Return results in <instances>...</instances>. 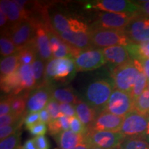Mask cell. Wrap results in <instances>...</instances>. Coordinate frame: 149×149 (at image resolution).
<instances>
[{
  "label": "cell",
  "instance_id": "6da1fadb",
  "mask_svg": "<svg viewBox=\"0 0 149 149\" xmlns=\"http://www.w3.org/2000/svg\"><path fill=\"white\" fill-rule=\"evenodd\" d=\"M142 71L140 61L136 59H131L115 67L112 72L115 88L131 93L139 74Z\"/></svg>",
  "mask_w": 149,
  "mask_h": 149
},
{
  "label": "cell",
  "instance_id": "7a4b0ae2",
  "mask_svg": "<svg viewBox=\"0 0 149 149\" xmlns=\"http://www.w3.org/2000/svg\"><path fill=\"white\" fill-rule=\"evenodd\" d=\"M90 38L93 47L101 49L115 46H126L130 44L124 30L92 29Z\"/></svg>",
  "mask_w": 149,
  "mask_h": 149
},
{
  "label": "cell",
  "instance_id": "3957f363",
  "mask_svg": "<svg viewBox=\"0 0 149 149\" xmlns=\"http://www.w3.org/2000/svg\"><path fill=\"white\" fill-rule=\"evenodd\" d=\"M113 90L111 84L105 80L93 81L85 91L86 102L96 111L101 113L107 106Z\"/></svg>",
  "mask_w": 149,
  "mask_h": 149
},
{
  "label": "cell",
  "instance_id": "277c9868",
  "mask_svg": "<svg viewBox=\"0 0 149 149\" xmlns=\"http://www.w3.org/2000/svg\"><path fill=\"white\" fill-rule=\"evenodd\" d=\"M125 138L120 132L88 129L85 135V142L93 148L117 149L119 148Z\"/></svg>",
  "mask_w": 149,
  "mask_h": 149
},
{
  "label": "cell",
  "instance_id": "5b68a950",
  "mask_svg": "<svg viewBox=\"0 0 149 149\" xmlns=\"http://www.w3.org/2000/svg\"><path fill=\"white\" fill-rule=\"evenodd\" d=\"M77 71L72 58L54 59L46 64V85L53 79L64 80L73 76Z\"/></svg>",
  "mask_w": 149,
  "mask_h": 149
},
{
  "label": "cell",
  "instance_id": "8992f818",
  "mask_svg": "<svg viewBox=\"0 0 149 149\" xmlns=\"http://www.w3.org/2000/svg\"><path fill=\"white\" fill-rule=\"evenodd\" d=\"M149 115L133 111L124 117L120 132L125 137H142L148 126Z\"/></svg>",
  "mask_w": 149,
  "mask_h": 149
},
{
  "label": "cell",
  "instance_id": "52a82bcc",
  "mask_svg": "<svg viewBox=\"0 0 149 149\" xmlns=\"http://www.w3.org/2000/svg\"><path fill=\"white\" fill-rule=\"evenodd\" d=\"M77 71H91L100 68L107 63L102 49L91 48L80 51L74 57Z\"/></svg>",
  "mask_w": 149,
  "mask_h": 149
},
{
  "label": "cell",
  "instance_id": "ba28073f",
  "mask_svg": "<svg viewBox=\"0 0 149 149\" xmlns=\"http://www.w3.org/2000/svg\"><path fill=\"white\" fill-rule=\"evenodd\" d=\"M134 109V100L130 93L115 88L103 111L125 117Z\"/></svg>",
  "mask_w": 149,
  "mask_h": 149
},
{
  "label": "cell",
  "instance_id": "9c48e42d",
  "mask_svg": "<svg viewBox=\"0 0 149 149\" xmlns=\"http://www.w3.org/2000/svg\"><path fill=\"white\" fill-rule=\"evenodd\" d=\"M140 13H117L103 12L93 25V29L124 30L133 18Z\"/></svg>",
  "mask_w": 149,
  "mask_h": 149
},
{
  "label": "cell",
  "instance_id": "30bf717a",
  "mask_svg": "<svg viewBox=\"0 0 149 149\" xmlns=\"http://www.w3.org/2000/svg\"><path fill=\"white\" fill-rule=\"evenodd\" d=\"M19 51L34 41L35 28L31 20L13 24L6 32Z\"/></svg>",
  "mask_w": 149,
  "mask_h": 149
},
{
  "label": "cell",
  "instance_id": "8fae6325",
  "mask_svg": "<svg viewBox=\"0 0 149 149\" xmlns=\"http://www.w3.org/2000/svg\"><path fill=\"white\" fill-rule=\"evenodd\" d=\"M124 32L130 44L149 42V17L139 14L126 27Z\"/></svg>",
  "mask_w": 149,
  "mask_h": 149
},
{
  "label": "cell",
  "instance_id": "7c38bea8",
  "mask_svg": "<svg viewBox=\"0 0 149 149\" xmlns=\"http://www.w3.org/2000/svg\"><path fill=\"white\" fill-rule=\"evenodd\" d=\"M31 21L35 28L34 42L37 53L43 61L47 63L53 59V55L46 25L44 22L34 18L31 19Z\"/></svg>",
  "mask_w": 149,
  "mask_h": 149
},
{
  "label": "cell",
  "instance_id": "4fadbf2b",
  "mask_svg": "<svg viewBox=\"0 0 149 149\" xmlns=\"http://www.w3.org/2000/svg\"><path fill=\"white\" fill-rule=\"evenodd\" d=\"M92 8L108 13H139L137 3L126 0H100L92 3Z\"/></svg>",
  "mask_w": 149,
  "mask_h": 149
},
{
  "label": "cell",
  "instance_id": "5bb4252c",
  "mask_svg": "<svg viewBox=\"0 0 149 149\" xmlns=\"http://www.w3.org/2000/svg\"><path fill=\"white\" fill-rule=\"evenodd\" d=\"M50 22L53 30L57 34L64 32H81L90 31L86 24L84 22L76 19L68 17L59 13L52 15Z\"/></svg>",
  "mask_w": 149,
  "mask_h": 149
},
{
  "label": "cell",
  "instance_id": "9a60e30c",
  "mask_svg": "<svg viewBox=\"0 0 149 149\" xmlns=\"http://www.w3.org/2000/svg\"><path fill=\"white\" fill-rule=\"evenodd\" d=\"M47 29V33L50 40L51 48L54 59L61 58H72L73 59L71 48L66 44L64 41L61 39V37L54 31L51 22H45Z\"/></svg>",
  "mask_w": 149,
  "mask_h": 149
},
{
  "label": "cell",
  "instance_id": "2e32d148",
  "mask_svg": "<svg viewBox=\"0 0 149 149\" xmlns=\"http://www.w3.org/2000/svg\"><path fill=\"white\" fill-rule=\"evenodd\" d=\"M51 97V89L48 86L32 91L28 96L26 113H39L45 109Z\"/></svg>",
  "mask_w": 149,
  "mask_h": 149
},
{
  "label": "cell",
  "instance_id": "e0dca14e",
  "mask_svg": "<svg viewBox=\"0 0 149 149\" xmlns=\"http://www.w3.org/2000/svg\"><path fill=\"white\" fill-rule=\"evenodd\" d=\"M124 117L117 116L106 111L97 115L95 120L89 129L100 131L120 132Z\"/></svg>",
  "mask_w": 149,
  "mask_h": 149
},
{
  "label": "cell",
  "instance_id": "ac0fdd59",
  "mask_svg": "<svg viewBox=\"0 0 149 149\" xmlns=\"http://www.w3.org/2000/svg\"><path fill=\"white\" fill-rule=\"evenodd\" d=\"M107 61L115 67L122 65L131 59L126 46H115L102 49Z\"/></svg>",
  "mask_w": 149,
  "mask_h": 149
},
{
  "label": "cell",
  "instance_id": "d6986e66",
  "mask_svg": "<svg viewBox=\"0 0 149 149\" xmlns=\"http://www.w3.org/2000/svg\"><path fill=\"white\" fill-rule=\"evenodd\" d=\"M59 149H72L85 143V135L76 134L70 130L63 131L54 137Z\"/></svg>",
  "mask_w": 149,
  "mask_h": 149
},
{
  "label": "cell",
  "instance_id": "ffe728a7",
  "mask_svg": "<svg viewBox=\"0 0 149 149\" xmlns=\"http://www.w3.org/2000/svg\"><path fill=\"white\" fill-rule=\"evenodd\" d=\"M76 116L83 123L86 127L89 129L95 120L97 111L85 102H79L74 105Z\"/></svg>",
  "mask_w": 149,
  "mask_h": 149
},
{
  "label": "cell",
  "instance_id": "44dd1931",
  "mask_svg": "<svg viewBox=\"0 0 149 149\" xmlns=\"http://www.w3.org/2000/svg\"><path fill=\"white\" fill-rule=\"evenodd\" d=\"M0 10L4 13L11 25L24 21L21 10L15 1L1 0Z\"/></svg>",
  "mask_w": 149,
  "mask_h": 149
},
{
  "label": "cell",
  "instance_id": "7402d4cb",
  "mask_svg": "<svg viewBox=\"0 0 149 149\" xmlns=\"http://www.w3.org/2000/svg\"><path fill=\"white\" fill-rule=\"evenodd\" d=\"M1 89L4 93H12L13 95L21 92V80L18 70L8 76L1 77Z\"/></svg>",
  "mask_w": 149,
  "mask_h": 149
},
{
  "label": "cell",
  "instance_id": "603a6c76",
  "mask_svg": "<svg viewBox=\"0 0 149 149\" xmlns=\"http://www.w3.org/2000/svg\"><path fill=\"white\" fill-rule=\"evenodd\" d=\"M36 88H41L46 85V64L45 61L37 55L31 64Z\"/></svg>",
  "mask_w": 149,
  "mask_h": 149
},
{
  "label": "cell",
  "instance_id": "cb8c5ba5",
  "mask_svg": "<svg viewBox=\"0 0 149 149\" xmlns=\"http://www.w3.org/2000/svg\"><path fill=\"white\" fill-rule=\"evenodd\" d=\"M21 80L22 90L33 91L36 89L31 65H22L18 69Z\"/></svg>",
  "mask_w": 149,
  "mask_h": 149
},
{
  "label": "cell",
  "instance_id": "d4e9b609",
  "mask_svg": "<svg viewBox=\"0 0 149 149\" xmlns=\"http://www.w3.org/2000/svg\"><path fill=\"white\" fill-rule=\"evenodd\" d=\"M51 96L59 103L72 104L75 105L81 102L77 96L69 88L51 89Z\"/></svg>",
  "mask_w": 149,
  "mask_h": 149
},
{
  "label": "cell",
  "instance_id": "484cf974",
  "mask_svg": "<svg viewBox=\"0 0 149 149\" xmlns=\"http://www.w3.org/2000/svg\"><path fill=\"white\" fill-rule=\"evenodd\" d=\"M20 67L17 53L3 57L0 62L1 77H6L17 72Z\"/></svg>",
  "mask_w": 149,
  "mask_h": 149
},
{
  "label": "cell",
  "instance_id": "4316f807",
  "mask_svg": "<svg viewBox=\"0 0 149 149\" xmlns=\"http://www.w3.org/2000/svg\"><path fill=\"white\" fill-rule=\"evenodd\" d=\"M17 55L20 66L32 64L37 56L38 55L34 41L29 45L20 49L18 51Z\"/></svg>",
  "mask_w": 149,
  "mask_h": 149
},
{
  "label": "cell",
  "instance_id": "83f0119b",
  "mask_svg": "<svg viewBox=\"0 0 149 149\" xmlns=\"http://www.w3.org/2000/svg\"><path fill=\"white\" fill-rule=\"evenodd\" d=\"M70 129V118L62 115L57 119L51 120L48 124V130L50 135L55 137L61 132Z\"/></svg>",
  "mask_w": 149,
  "mask_h": 149
},
{
  "label": "cell",
  "instance_id": "f1b7e54d",
  "mask_svg": "<svg viewBox=\"0 0 149 149\" xmlns=\"http://www.w3.org/2000/svg\"><path fill=\"white\" fill-rule=\"evenodd\" d=\"M0 51L1 57H6L18 53L19 50L7 33H1L0 37Z\"/></svg>",
  "mask_w": 149,
  "mask_h": 149
},
{
  "label": "cell",
  "instance_id": "f546056e",
  "mask_svg": "<svg viewBox=\"0 0 149 149\" xmlns=\"http://www.w3.org/2000/svg\"><path fill=\"white\" fill-rule=\"evenodd\" d=\"M119 149H149V143L142 137H126Z\"/></svg>",
  "mask_w": 149,
  "mask_h": 149
},
{
  "label": "cell",
  "instance_id": "4dcf8cb0",
  "mask_svg": "<svg viewBox=\"0 0 149 149\" xmlns=\"http://www.w3.org/2000/svg\"><path fill=\"white\" fill-rule=\"evenodd\" d=\"M130 55L133 59H140L141 58H149V42L139 44H130L126 46Z\"/></svg>",
  "mask_w": 149,
  "mask_h": 149
},
{
  "label": "cell",
  "instance_id": "1f68e13d",
  "mask_svg": "<svg viewBox=\"0 0 149 149\" xmlns=\"http://www.w3.org/2000/svg\"><path fill=\"white\" fill-rule=\"evenodd\" d=\"M27 95H19L13 97L11 100L12 113L20 117H25L26 113Z\"/></svg>",
  "mask_w": 149,
  "mask_h": 149
},
{
  "label": "cell",
  "instance_id": "d6a6232c",
  "mask_svg": "<svg viewBox=\"0 0 149 149\" xmlns=\"http://www.w3.org/2000/svg\"><path fill=\"white\" fill-rule=\"evenodd\" d=\"M148 82L149 80L144 72V70H143V71L139 74V77L137 78L135 85H134L133 91H132L131 93H130L132 98L133 99L134 101H135V100H137V99L138 98L147 88H148Z\"/></svg>",
  "mask_w": 149,
  "mask_h": 149
},
{
  "label": "cell",
  "instance_id": "836d02e7",
  "mask_svg": "<svg viewBox=\"0 0 149 149\" xmlns=\"http://www.w3.org/2000/svg\"><path fill=\"white\" fill-rule=\"evenodd\" d=\"M133 111L141 114H149V90L148 88L134 101Z\"/></svg>",
  "mask_w": 149,
  "mask_h": 149
},
{
  "label": "cell",
  "instance_id": "e575fe53",
  "mask_svg": "<svg viewBox=\"0 0 149 149\" xmlns=\"http://www.w3.org/2000/svg\"><path fill=\"white\" fill-rule=\"evenodd\" d=\"M19 130L9 136L0 141V149H20V135Z\"/></svg>",
  "mask_w": 149,
  "mask_h": 149
},
{
  "label": "cell",
  "instance_id": "d590c367",
  "mask_svg": "<svg viewBox=\"0 0 149 149\" xmlns=\"http://www.w3.org/2000/svg\"><path fill=\"white\" fill-rule=\"evenodd\" d=\"M23 121L24 120L19 121V122L15 123V124H12V125L5 126L0 128V139L2 140V139L13 135L14 133L19 130Z\"/></svg>",
  "mask_w": 149,
  "mask_h": 149
},
{
  "label": "cell",
  "instance_id": "8d00e7d4",
  "mask_svg": "<svg viewBox=\"0 0 149 149\" xmlns=\"http://www.w3.org/2000/svg\"><path fill=\"white\" fill-rule=\"evenodd\" d=\"M59 104H60V103L56 101L55 99H53L52 97L50 99L49 102H48L46 109H47L48 112L49 113L50 115H51V120H56V119H57L58 117L62 115L60 111Z\"/></svg>",
  "mask_w": 149,
  "mask_h": 149
},
{
  "label": "cell",
  "instance_id": "74e56055",
  "mask_svg": "<svg viewBox=\"0 0 149 149\" xmlns=\"http://www.w3.org/2000/svg\"><path fill=\"white\" fill-rule=\"evenodd\" d=\"M70 130L76 134L85 135L88 129L84 125L77 116H74L70 118Z\"/></svg>",
  "mask_w": 149,
  "mask_h": 149
},
{
  "label": "cell",
  "instance_id": "f35d334b",
  "mask_svg": "<svg viewBox=\"0 0 149 149\" xmlns=\"http://www.w3.org/2000/svg\"><path fill=\"white\" fill-rule=\"evenodd\" d=\"M24 120V117H20L15 115L13 113H10L8 115H1L0 116V126L12 125L19 122V121Z\"/></svg>",
  "mask_w": 149,
  "mask_h": 149
},
{
  "label": "cell",
  "instance_id": "ab89813d",
  "mask_svg": "<svg viewBox=\"0 0 149 149\" xmlns=\"http://www.w3.org/2000/svg\"><path fill=\"white\" fill-rule=\"evenodd\" d=\"M28 130H29L30 133L32 135L35 136V137L44 135L47 132V130H48V126H46V124L40 122L35 124V125L32 126L31 127L29 128Z\"/></svg>",
  "mask_w": 149,
  "mask_h": 149
},
{
  "label": "cell",
  "instance_id": "60d3db41",
  "mask_svg": "<svg viewBox=\"0 0 149 149\" xmlns=\"http://www.w3.org/2000/svg\"><path fill=\"white\" fill-rule=\"evenodd\" d=\"M59 107H60V111L62 115L69 117V118L76 116L75 107H74V104L60 103Z\"/></svg>",
  "mask_w": 149,
  "mask_h": 149
},
{
  "label": "cell",
  "instance_id": "b9f144b4",
  "mask_svg": "<svg viewBox=\"0 0 149 149\" xmlns=\"http://www.w3.org/2000/svg\"><path fill=\"white\" fill-rule=\"evenodd\" d=\"M39 122H40V113H28L24 120V124L26 125V128L27 129Z\"/></svg>",
  "mask_w": 149,
  "mask_h": 149
},
{
  "label": "cell",
  "instance_id": "7bdbcfd3",
  "mask_svg": "<svg viewBox=\"0 0 149 149\" xmlns=\"http://www.w3.org/2000/svg\"><path fill=\"white\" fill-rule=\"evenodd\" d=\"M13 97H9L8 98H5L1 100L0 103V115H8L12 113L11 109V100Z\"/></svg>",
  "mask_w": 149,
  "mask_h": 149
},
{
  "label": "cell",
  "instance_id": "ee69618b",
  "mask_svg": "<svg viewBox=\"0 0 149 149\" xmlns=\"http://www.w3.org/2000/svg\"><path fill=\"white\" fill-rule=\"evenodd\" d=\"M34 141L36 144L37 149H49L50 148V144L49 141L47 138L45 137V135H41L35 137Z\"/></svg>",
  "mask_w": 149,
  "mask_h": 149
},
{
  "label": "cell",
  "instance_id": "f6af8a7d",
  "mask_svg": "<svg viewBox=\"0 0 149 149\" xmlns=\"http://www.w3.org/2000/svg\"><path fill=\"white\" fill-rule=\"evenodd\" d=\"M139 6V13L142 15L149 17V0L136 1Z\"/></svg>",
  "mask_w": 149,
  "mask_h": 149
},
{
  "label": "cell",
  "instance_id": "bcb514c9",
  "mask_svg": "<svg viewBox=\"0 0 149 149\" xmlns=\"http://www.w3.org/2000/svg\"><path fill=\"white\" fill-rule=\"evenodd\" d=\"M40 113V122L44 123V124H48L51 122V117L48 113L47 109H44L42 111L39 112Z\"/></svg>",
  "mask_w": 149,
  "mask_h": 149
},
{
  "label": "cell",
  "instance_id": "7dc6e473",
  "mask_svg": "<svg viewBox=\"0 0 149 149\" xmlns=\"http://www.w3.org/2000/svg\"><path fill=\"white\" fill-rule=\"evenodd\" d=\"M138 60L140 61L144 72L149 80V58H141Z\"/></svg>",
  "mask_w": 149,
  "mask_h": 149
},
{
  "label": "cell",
  "instance_id": "c3c4849f",
  "mask_svg": "<svg viewBox=\"0 0 149 149\" xmlns=\"http://www.w3.org/2000/svg\"><path fill=\"white\" fill-rule=\"evenodd\" d=\"M20 149H37L36 144H35L34 139H29L24 143L23 146H21Z\"/></svg>",
  "mask_w": 149,
  "mask_h": 149
},
{
  "label": "cell",
  "instance_id": "681fc988",
  "mask_svg": "<svg viewBox=\"0 0 149 149\" xmlns=\"http://www.w3.org/2000/svg\"><path fill=\"white\" fill-rule=\"evenodd\" d=\"M93 147H91L90 145L87 143H82V144H80L77 146H76L74 148H72V149H92Z\"/></svg>",
  "mask_w": 149,
  "mask_h": 149
},
{
  "label": "cell",
  "instance_id": "f907efd6",
  "mask_svg": "<svg viewBox=\"0 0 149 149\" xmlns=\"http://www.w3.org/2000/svg\"><path fill=\"white\" fill-rule=\"evenodd\" d=\"M144 138L146 139V140L149 143V117H148V128H147L146 133H145V135L144 136Z\"/></svg>",
  "mask_w": 149,
  "mask_h": 149
},
{
  "label": "cell",
  "instance_id": "816d5d0a",
  "mask_svg": "<svg viewBox=\"0 0 149 149\" xmlns=\"http://www.w3.org/2000/svg\"><path fill=\"white\" fill-rule=\"evenodd\" d=\"M92 149H104V148H93ZM117 149H119V148H117Z\"/></svg>",
  "mask_w": 149,
  "mask_h": 149
},
{
  "label": "cell",
  "instance_id": "f5cc1de1",
  "mask_svg": "<svg viewBox=\"0 0 149 149\" xmlns=\"http://www.w3.org/2000/svg\"><path fill=\"white\" fill-rule=\"evenodd\" d=\"M148 89L149 90V82H148Z\"/></svg>",
  "mask_w": 149,
  "mask_h": 149
},
{
  "label": "cell",
  "instance_id": "db71d44e",
  "mask_svg": "<svg viewBox=\"0 0 149 149\" xmlns=\"http://www.w3.org/2000/svg\"><path fill=\"white\" fill-rule=\"evenodd\" d=\"M148 115H149V114H148Z\"/></svg>",
  "mask_w": 149,
  "mask_h": 149
}]
</instances>
